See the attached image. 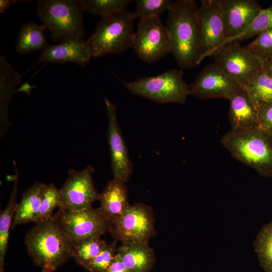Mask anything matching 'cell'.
<instances>
[{
    "mask_svg": "<svg viewBox=\"0 0 272 272\" xmlns=\"http://www.w3.org/2000/svg\"><path fill=\"white\" fill-rule=\"evenodd\" d=\"M168 12L166 27L171 52L181 68L194 67L200 63L201 56L198 7L195 2H173Z\"/></svg>",
    "mask_w": 272,
    "mask_h": 272,
    "instance_id": "6da1fadb",
    "label": "cell"
},
{
    "mask_svg": "<svg viewBox=\"0 0 272 272\" xmlns=\"http://www.w3.org/2000/svg\"><path fill=\"white\" fill-rule=\"evenodd\" d=\"M35 224L26 234L27 252L41 272H53L71 257L72 244L55 215Z\"/></svg>",
    "mask_w": 272,
    "mask_h": 272,
    "instance_id": "7a4b0ae2",
    "label": "cell"
},
{
    "mask_svg": "<svg viewBox=\"0 0 272 272\" xmlns=\"http://www.w3.org/2000/svg\"><path fill=\"white\" fill-rule=\"evenodd\" d=\"M220 142L237 160L262 176L272 177V137L259 127L231 129Z\"/></svg>",
    "mask_w": 272,
    "mask_h": 272,
    "instance_id": "3957f363",
    "label": "cell"
},
{
    "mask_svg": "<svg viewBox=\"0 0 272 272\" xmlns=\"http://www.w3.org/2000/svg\"><path fill=\"white\" fill-rule=\"evenodd\" d=\"M38 17L50 32L55 42L83 39L82 0H37Z\"/></svg>",
    "mask_w": 272,
    "mask_h": 272,
    "instance_id": "277c9868",
    "label": "cell"
},
{
    "mask_svg": "<svg viewBox=\"0 0 272 272\" xmlns=\"http://www.w3.org/2000/svg\"><path fill=\"white\" fill-rule=\"evenodd\" d=\"M136 18L134 12L125 10L102 17L87 40L91 56L120 53L133 47Z\"/></svg>",
    "mask_w": 272,
    "mask_h": 272,
    "instance_id": "5b68a950",
    "label": "cell"
},
{
    "mask_svg": "<svg viewBox=\"0 0 272 272\" xmlns=\"http://www.w3.org/2000/svg\"><path fill=\"white\" fill-rule=\"evenodd\" d=\"M181 70L172 69L163 74L123 82L133 94L160 103H183L190 95L189 85L184 81Z\"/></svg>",
    "mask_w": 272,
    "mask_h": 272,
    "instance_id": "8992f818",
    "label": "cell"
},
{
    "mask_svg": "<svg viewBox=\"0 0 272 272\" xmlns=\"http://www.w3.org/2000/svg\"><path fill=\"white\" fill-rule=\"evenodd\" d=\"M237 41L226 43L212 54L215 63L241 87L246 88L263 68L264 62Z\"/></svg>",
    "mask_w": 272,
    "mask_h": 272,
    "instance_id": "52a82bcc",
    "label": "cell"
},
{
    "mask_svg": "<svg viewBox=\"0 0 272 272\" xmlns=\"http://www.w3.org/2000/svg\"><path fill=\"white\" fill-rule=\"evenodd\" d=\"M115 241L148 242L156 234L153 210L143 203L130 205L111 224L110 232Z\"/></svg>",
    "mask_w": 272,
    "mask_h": 272,
    "instance_id": "ba28073f",
    "label": "cell"
},
{
    "mask_svg": "<svg viewBox=\"0 0 272 272\" xmlns=\"http://www.w3.org/2000/svg\"><path fill=\"white\" fill-rule=\"evenodd\" d=\"M55 216L72 244L110 232L111 223L99 208L91 207L79 211L59 209Z\"/></svg>",
    "mask_w": 272,
    "mask_h": 272,
    "instance_id": "9c48e42d",
    "label": "cell"
},
{
    "mask_svg": "<svg viewBox=\"0 0 272 272\" xmlns=\"http://www.w3.org/2000/svg\"><path fill=\"white\" fill-rule=\"evenodd\" d=\"M132 47L138 56L148 63L171 52L169 34L160 18L139 20Z\"/></svg>",
    "mask_w": 272,
    "mask_h": 272,
    "instance_id": "30bf717a",
    "label": "cell"
},
{
    "mask_svg": "<svg viewBox=\"0 0 272 272\" xmlns=\"http://www.w3.org/2000/svg\"><path fill=\"white\" fill-rule=\"evenodd\" d=\"M95 171L91 165L80 171H68L67 177L59 189L62 204L59 209L79 211L92 207L94 202L99 200L100 193L93 179Z\"/></svg>",
    "mask_w": 272,
    "mask_h": 272,
    "instance_id": "8fae6325",
    "label": "cell"
},
{
    "mask_svg": "<svg viewBox=\"0 0 272 272\" xmlns=\"http://www.w3.org/2000/svg\"><path fill=\"white\" fill-rule=\"evenodd\" d=\"M201 61L224 42L226 37L220 0H202L198 8Z\"/></svg>",
    "mask_w": 272,
    "mask_h": 272,
    "instance_id": "7c38bea8",
    "label": "cell"
},
{
    "mask_svg": "<svg viewBox=\"0 0 272 272\" xmlns=\"http://www.w3.org/2000/svg\"><path fill=\"white\" fill-rule=\"evenodd\" d=\"M241 86L217 64L206 65L189 85L190 95L201 99L230 100Z\"/></svg>",
    "mask_w": 272,
    "mask_h": 272,
    "instance_id": "4fadbf2b",
    "label": "cell"
},
{
    "mask_svg": "<svg viewBox=\"0 0 272 272\" xmlns=\"http://www.w3.org/2000/svg\"><path fill=\"white\" fill-rule=\"evenodd\" d=\"M108 126L107 139L111 155V168L113 178L125 183L129 179L132 172V164L117 120L116 106L105 99Z\"/></svg>",
    "mask_w": 272,
    "mask_h": 272,
    "instance_id": "5bb4252c",
    "label": "cell"
},
{
    "mask_svg": "<svg viewBox=\"0 0 272 272\" xmlns=\"http://www.w3.org/2000/svg\"><path fill=\"white\" fill-rule=\"evenodd\" d=\"M220 4L226 37L222 46L241 33L262 9L254 0H220Z\"/></svg>",
    "mask_w": 272,
    "mask_h": 272,
    "instance_id": "9a60e30c",
    "label": "cell"
},
{
    "mask_svg": "<svg viewBox=\"0 0 272 272\" xmlns=\"http://www.w3.org/2000/svg\"><path fill=\"white\" fill-rule=\"evenodd\" d=\"M92 57L87 40L70 39L50 45L41 51L34 66L41 63L74 62L85 67Z\"/></svg>",
    "mask_w": 272,
    "mask_h": 272,
    "instance_id": "2e32d148",
    "label": "cell"
},
{
    "mask_svg": "<svg viewBox=\"0 0 272 272\" xmlns=\"http://www.w3.org/2000/svg\"><path fill=\"white\" fill-rule=\"evenodd\" d=\"M229 120L233 129H247L258 126L257 106L246 89L241 87L229 100Z\"/></svg>",
    "mask_w": 272,
    "mask_h": 272,
    "instance_id": "e0dca14e",
    "label": "cell"
},
{
    "mask_svg": "<svg viewBox=\"0 0 272 272\" xmlns=\"http://www.w3.org/2000/svg\"><path fill=\"white\" fill-rule=\"evenodd\" d=\"M126 183L113 178L100 193L101 213L109 222H114L130 206Z\"/></svg>",
    "mask_w": 272,
    "mask_h": 272,
    "instance_id": "ac0fdd59",
    "label": "cell"
},
{
    "mask_svg": "<svg viewBox=\"0 0 272 272\" xmlns=\"http://www.w3.org/2000/svg\"><path fill=\"white\" fill-rule=\"evenodd\" d=\"M117 253L129 272H150L155 261L154 251L148 242L122 243Z\"/></svg>",
    "mask_w": 272,
    "mask_h": 272,
    "instance_id": "d6986e66",
    "label": "cell"
},
{
    "mask_svg": "<svg viewBox=\"0 0 272 272\" xmlns=\"http://www.w3.org/2000/svg\"><path fill=\"white\" fill-rule=\"evenodd\" d=\"M23 75L18 73L6 58H0V116L1 136L10 128L8 111L10 101L17 85L21 84Z\"/></svg>",
    "mask_w": 272,
    "mask_h": 272,
    "instance_id": "ffe728a7",
    "label": "cell"
},
{
    "mask_svg": "<svg viewBox=\"0 0 272 272\" xmlns=\"http://www.w3.org/2000/svg\"><path fill=\"white\" fill-rule=\"evenodd\" d=\"M46 184L35 182L24 192L17 204L11 230L16 226L35 222Z\"/></svg>",
    "mask_w": 272,
    "mask_h": 272,
    "instance_id": "44dd1931",
    "label": "cell"
},
{
    "mask_svg": "<svg viewBox=\"0 0 272 272\" xmlns=\"http://www.w3.org/2000/svg\"><path fill=\"white\" fill-rule=\"evenodd\" d=\"M47 29L44 25L34 22L23 24L19 32L16 50L20 54H24L37 50L42 51L49 44L46 42L44 31Z\"/></svg>",
    "mask_w": 272,
    "mask_h": 272,
    "instance_id": "7402d4cb",
    "label": "cell"
},
{
    "mask_svg": "<svg viewBox=\"0 0 272 272\" xmlns=\"http://www.w3.org/2000/svg\"><path fill=\"white\" fill-rule=\"evenodd\" d=\"M14 162L15 173L13 188L9 201L5 209L1 212L0 215V270H4V258L8 249L10 230L11 229L16 207L17 196L18 193V174L16 163Z\"/></svg>",
    "mask_w": 272,
    "mask_h": 272,
    "instance_id": "603a6c76",
    "label": "cell"
},
{
    "mask_svg": "<svg viewBox=\"0 0 272 272\" xmlns=\"http://www.w3.org/2000/svg\"><path fill=\"white\" fill-rule=\"evenodd\" d=\"M100 237L86 238L72 244L71 257L86 268L106 245Z\"/></svg>",
    "mask_w": 272,
    "mask_h": 272,
    "instance_id": "cb8c5ba5",
    "label": "cell"
},
{
    "mask_svg": "<svg viewBox=\"0 0 272 272\" xmlns=\"http://www.w3.org/2000/svg\"><path fill=\"white\" fill-rule=\"evenodd\" d=\"M253 246L261 266L265 272H272V222L262 227Z\"/></svg>",
    "mask_w": 272,
    "mask_h": 272,
    "instance_id": "d4e9b609",
    "label": "cell"
},
{
    "mask_svg": "<svg viewBox=\"0 0 272 272\" xmlns=\"http://www.w3.org/2000/svg\"><path fill=\"white\" fill-rule=\"evenodd\" d=\"M245 89L256 106L260 102L272 101V79L263 69Z\"/></svg>",
    "mask_w": 272,
    "mask_h": 272,
    "instance_id": "484cf974",
    "label": "cell"
},
{
    "mask_svg": "<svg viewBox=\"0 0 272 272\" xmlns=\"http://www.w3.org/2000/svg\"><path fill=\"white\" fill-rule=\"evenodd\" d=\"M61 204L59 189L53 183L46 184L34 223L41 222L51 218L53 216V211L57 208L60 209Z\"/></svg>",
    "mask_w": 272,
    "mask_h": 272,
    "instance_id": "4316f807",
    "label": "cell"
},
{
    "mask_svg": "<svg viewBox=\"0 0 272 272\" xmlns=\"http://www.w3.org/2000/svg\"><path fill=\"white\" fill-rule=\"evenodd\" d=\"M130 0H82L85 11L102 17L124 10Z\"/></svg>",
    "mask_w": 272,
    "mask_h": 272,
    "instance_id": "83f0119b",
    "label": "cell"
},
{
    "mask_svg": "<svg viewBox=\"0 0 272 272\" xmlns=\"http://www.w3.org/2000/svg\"><path fill=\"white\" fill-rule=\"evenodd\" d=\"M271 28L272 5L266 9H262L249 26L241 33L230 40L228 43L247 39L257 36Z\"/></svg>",
    "mask_w": 272,
    "mask_h": 272,
    "instance_id": "f1b7e54d",
    "label": "cell"
},
{
    "mask_svg": "<svg viewBox=\"0 0 272 272\" xmlns=\"http://www.w3.org/2000/svg\"><path fill=\"white\" fill-rule=\"evenodd\" d=\"M172 3L170 0H138L134 13L140 20L160 18L165 11L169 10Z\"/></svg>",
    "mask_w": 272,
    "mask_h": 272,
    "instance_id": "f546056e",
    "label": "cell"
},
{
    "mask_svg": "<svg viewBox=\"0 0 272 272\" xmlns=\"http://www.w3.org/2000/svg\"><path fill=\"white\" fill-rule=\"evenodd\" d=\"M244 47L263 62L272 58V28L257 35Z\"/></svg>",
    "mask_w": 272,
    "mask_h": 272,
    "instance_id": "4dcf8cb0",
    "label": "cell"
},
{
    "mask_svg": "<svg viewBox=\"0 0 272 272\" xmlns=\"http://www.w3.org/2000/svg\"><path fill=\"white\" fill-rule=\"evenodd\" d=\"M116 242L107 244L85 269L89 272H107L117 253Z\"/></svg>",
    "mask_w": 272,
    "mask_h": 272,
    "instance_id": "1f68e13d",
    "label": "cell"
},
{
    "mask_svg": "<svg viewBox=\"0 0 272 272\" xmlns=\"http://www.w3.org/2000/svg\"><path fill=\"white\" fill-rule=\"evenodd\" d=\"M257 108L258 127L272 137V101L260 102Z\"/></svg>",
    "mask_w": 272,
    "mask_h": 272,
    "instance_id": "d6a6232c",
    "label": "cell"
},
{
    "mask_svg": "<svg viewBox=\"0 0 272 272\" xmlns=\"http://www.w3.org/2000/svg\"><path fill=\"white\" fill-rule=\"evenodd\" d=\"M107 272H129L120 255L117 253Z\"/></svg>",
    "mask_w": 272,
    "mask_h": 272,
    "instance_id": "836d02e7",
    "label": "cell"
},
{
    "mask_svg": "<svg viewBox=\"0 0 272 272\" xmlns=\"http://www.w3.org/2000/svg\"><path fill=\"white\" fill-rule=\"evenodd\" d=\"M15 1L1 0L0 1V12L3 13L10 6V5L15 3Z\"/></svg>",
    "mask_w": 272,
    "mask_h": 272,
    "instance_id": "e575fe53",
    "label": "cell"
},
{
    "mask_svg": "<svg viewBox=\"0 0 272 272\" xmlns=\"http://www.w3.org/2000/svg\"><path fill=\"white\" fill-rule=\"evenodd\" d=\"M263 70L272 79V58L264 62Z\"/></svg>",
    "mask_w": 272,
    "mask_h": 272,
    "instance_id": "d590c367",
    "label": "cell"
},
{
    "mask_svg": "<svg viewBox=\"0 0 272 272\" xmlns=\"http://www.w3.org/2000/svg\"><path fill=\"white\" fill-rule=\"evenodd\" d=\"M32 86L26 83L23 84L19 88L18 91L25 92L29 94L32 89Z\"/></svg>",
    "mask_w": 272,
    "mask_h": 272,
    "instance_id": "8d00e7d4",
    "label": "cell"
},
{
    "mask_svg": "<svg viewBox=\"0 0 272 272\" xmlns=\"http://www.w3.org/2000/svg\"><path fill=\"white\" fill-rule=\"evenodd\" d=\"M0 272H5L4 270L0 271Z\"/></svg>",
    "mask_w": 272,
    "mask_h": 272,
    "instance_id": "74e56055",
    "label": "cell"
}]
</instances>
